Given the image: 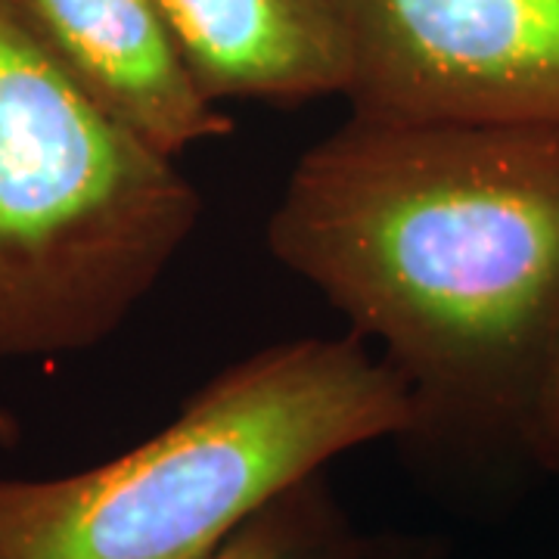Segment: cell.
<instances>
[{"instance_id": "3", "label": "cell", "mask_w": 559, "mask_h": 559, "mask_svg": "<svg viewBox=\"0 0 559 559\" xmlns=\"http://www.w3.org/2000/svg\"><path fill=\"white\" fill-rule=\"evenodd\" d=\"M202 200L0 0V360L109 340L190 242Z\"/></svg>"}, {"instance_id": "7", "label": "cell", "mask_w": 559, "mask_h": 559, "mask_svg": "<svg viewBox=\"0 0 559 559\" xmlns=\"http://www.w3.org/2000/svg\"><path fill=\"white\" fill-rule=\"evenodd\" d=\"M360 538L333 498L326 476L314 473L264 503L212 559H364Z\"/></svg>"}, {"instance_id": "2", "label": "cell", "mask_w": 559, "mask_h": 559, "mask_svg": "<svg viewBox=\"0 0 559 559\" xmlns=\"http://www.w3.org/2000/svg\"><path fill=\"white\" fill-rule=\"evenodd\" d=\"M411 429L404 382L360 336L280 342L119 457L57 479L0 476V559H212L296 481Z\"/></svg>"}, {"instance_id": "1", "label": "cell", "mask_w": 559, "mask_h": 559, "mask_svg": "<svg viewBox=\"0 0 559 559\" xmlns=\"http://www.w3.org/2000/svg\"><path fill=\"white\" fill-rule=\"evenodd\" d=\"M267 249L395 370L407 439L520 448L559 323V131L352 112L296 162Z\"/></svg>"}, {"instance_id": "4", "label": "cell", "mask_w": 559, "mask_h": 559, "mask_svg": "<svg viewBox=\"0 0 559 559\" xmlns=\"http://www.w3.org/2000/svg\"><path fill=\"white\" fill-rule=\"evenodd\" d=\"M355 116L559 131V0H340Z\"/></svg>"}, {"instance_id": "8", "label": "cell", "mask_w": 559, "mask_h": 559, "mask_svg": "<svg viewBox=\"0 0 559 559\" xmlns=\"http://www.w3.org/2000/svg\"><path fill=\"white\" fill-rule=\"evenodd\" d=\"M520 451L544 469H559V323L525 407Z\"/></svg>"}, {"instance_id": "9", "label": "cell", "mask_w": 559, "mask_h": 559, "mask_svg": "<svg viewBox=\"0 0 559 559\" xmlns=\"http://www.w3.org/2000/svg\"><path fill=\"white\" fill-rule=\"evenodd\" d=\"M364 559H429L423 554L419 544H395V540H385V544H377V540H367V554Z\"/></svg>"}, {"instance_id": "5", "label": "cell", "mask_w": 559, "mask_h": 559, "mask_svg": "<svg viewBox=\"0 0 559 559\" xmlns=\"http://www.w3.org/2000/svg\"><path fill=\"white\" fill-rule=\"evenodd\" d=\"M62 72L143 143L178 159L234 121L187 69L156 0H13Z\"/></svg>"}, {"instance_id": "6", "label": "cell", "mask_w": 559, "mask_h": 559, "mask_svg": "<svg viewBox=\"0 0 559 559\" xmlns=\"http://www.w3.org/2000/svg\"><path fill=\"white\" fill-rule=\"evenodd\" d=\"M209 100L345 97L352 81L340 0H156Z\"/></svg>"}, {"instance_id": "10", "label": "cell", "mask_w": 559, "mask_h": 559, "mask_svg": "<svg viewBox=\"0 0 559 559\" xmlns=\"http://www.w3.org/2000/svg\"><path fill=\"white\" fill-rule=\"evenodd\" d=\"M16 439H20V423L7 411H0V444H13Z\"/></svg>"}]
</instances>
